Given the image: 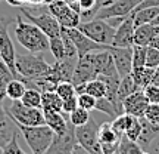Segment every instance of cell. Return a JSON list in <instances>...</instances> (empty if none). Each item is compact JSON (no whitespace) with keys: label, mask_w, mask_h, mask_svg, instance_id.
Returning <instances> with one entry per match:
<instances>
[{"label":"cell","mask_w":159,"mask_h":154,"mask_svg":"<svg viewBox=\"0 0 159 154\" xmlns=\"http://www.w3.org/2000/svg\"><path fill=\"white\" fill-rule=\"evenodd\" d=\"M15 37L18 43L31 53H44L49 51V37L33 22L22 21L19 12L16 13Z\"/></svg>","instance_id":"cell-1"},{"label":"cell","mask_w":159,"mask_h":154,"mask_svg":"<svg viewBox=\"0 0 159 154\" xmlns=\"http://www.w3.org/2000/svg\"><path fill=\"white\" fill-rule=\"evenodd\" d=\"M16 127L21 131L25 142L28 144L31 154H44L55 138V132L46 125L16 126Z\"/></svg>","instance_id":"cell-2"},{"label":"cell","mask_w":159,"mask_h":154,"mask_svg":"<svg viewBox=\"0 0 159 154\" xmlns=\"http://www.w3.org/2000/svg\"><path fill=\"white\" fill-rule=\"evenodd\" d=\"M50 68V64H47L40 57V53H22L16 55L15 59V70H16L18 79H37L44 76Z\"/></svg>","instance_id":"cell-3"},{"label":"cell","mask_w":159,"mask_h":154,"mask_svg":"<svg viewBox=\"0 0 159 154\" xmlns=\"http://www.w3.org/2000/svg\"><path fill=\"white\" fill-rule=\"evenodd\" d=\"M7 116L12 119V122L16 126H40L44 123V113L41 108L34 107H27L25 104L21 102V99L12 101Z\"/></svg>","instance_id":"cell-4"},{"label":"cell","mask_w":159,"mask_h":154,"mask_svg":"<svg viewBox=\"0 0 159 154\" xmlns=\"http://www.w3.org/2000/svg\"><path fill=\"white\" fill-rule=\"evenodd\" d=\"M77 28L99 45H112L115 30H116L106 19H99V18H93L90 21L80 22Z\"/></svg>","instance_id":"cell-5"},{"label":"cell","mask_w":159,"mask_h":154,"mask_svg":"<svg viewBox=\"0 0 159 154\" xmlns=\"http://www.w3.org/2000/svg\"><path fill=\"white\" fill-rule=\"evenodd\" d=\"M75 137L77 142L90 154H103L102 145L99 142V125L93 117H90L85 125L75 127Z\"/></svg>","instance_id":"cell-6"},{"label":"cell","mask_w":159,"mask_h":154,"mask_svg":"<svg viewBox=\"0 0 159 154\" xmlns=\"http://www.w3.org/2000/svg\"><path fill=\"white\" fill-rule=\"evenodd\" d=\"M21 15H24L30 22H33L34 25H37L49 39L61 34V24L57 22L56 18L49 12V9H47V11H43L41 13H39V15H34V13H31V11H30L28 7L21 6Z\"/></svg>","instance_id":"cell-7"},{"label":"cell","mask_w":159,"mask_h":154,"mask_svg":"<svg viewBox=\"0 0 159 154\" xmlns=\"http://www.w3.org/2000/svg\"><path fill=\"white\" fill-rule=\"evenodd\" d=\"M47 9L53 17L57 19L61 27L65 28H77L81 22V17L77 11H74L71 6L63 0H53L47 3Z\"/></svg>","instance_id":"cell-8"},{"label":"cell","mask_w":159,"mask_h":154,"mask_svg":"<svg viewBox=\"0 0 159 154\" xmlns=\"http://www.w3.org/2000/svg\"><path fill=\"white\" fill-rule=\"evenodd\" d=\"M0 58L6 62L12 74L15 76V79H18L16 70H15V59H16L15 46L7 31V22L3 21L2 18H0Z\"/></svg>","instance_id":"cell-9"},{"label":"cell","mask_w":159,"mask_h":154,"mask_svg":"<svg viewBox=\"0 0 159 154\" xmlns=\"http://www.w3.org/2000/svg\"><path fill=\"white\" fill-rule=\"evenodd\" d=\"M143 0H116L108 6H103L97 11L96 17L99 19H109L115 17H127L142 3Z\"/></svg>","instance_id":"cell-10"},{"label":"cell","mask_w":159,"mask_h":154,"mask_svg":"<svg viewBox=\"0 0 159 154\" xmlns=\"http://www.w3.org/2000/svg\"><path fill=\"white\" fill-rule=\"evenodd\" d=\"M97 73L94 68V64H93V57H91V52L85 53L83 57L78 58V62L75 65L74 74H72V85L77 87L80 85H85L87 82L96 79Z\"/></svg>","instance_id":"cell-11"},{"label":"cell","mask_w":159,"mask_h":154,"mask_svg":"<svg viewBox=\"0 0 159 154\" xmlns=\"http://www.w3.org/2000/svg\"><path fill=\"white\" fill-rule=\"evenodd\" d=\"M112 58H114L115 67L118 71V76L122 79L125 76L131 74V70H133V47H118L114 45H106Z\"/></svg>","instance_id":"cell-12"},{"label":"cell","mask_w":159,"mask_h":154,"mask_svg":"<svg viewBox=\"0 0 159 154\" xmlns=\"http://www.w3.org/2000/svg\"><path fill=\"white\" fill-rule=\"evenodd\" d=\"M77 137H75V126L69 122L68 131L63 135H56L52 141L49 150L44 154H69L72 151L75 145H77Z\"/></svg>","instance_id":"cell-13"},{"label":"cell","mask_w":159,"mask_h":154,"mask_svg":"<svg viewBox=\"0 0 159 154\" xmlns=\"http://www.w3.org/2000/svg\"><path fill=\"white\" fill-rule=\"evenodd\" d=\"M134 30H136V25H134L133 12H131L116 27L112 45L118 46V47H133L134 46Z\"/></svg>","instance_id":"cell-14"},{"label":"cell","mask_w":159,"mask_h":154,"mask_svg":"<svg viewBox=\"0 0 159 154\" xmlns=\"http://www.w3.org/2000/svg\"><path fill=\"white\" fill-rule=\"evenodd\" d=\"M65 28V27H63ZM66 34L71 37V40L74 42L75 47H77V52H78V58L89 53V52H94V51H102V49H106V45H99L96 42H93L91 39H89L87 36L80 31L78 28H65Z\"/></svg>","instance_id":"cell-15"},{"label":"cell","mask_w":159,"mask_h":154,"mask_svg":"<svg viewBox=\"0 0 159 154\" xmlns=\"http://www.w3.org/2000/svg\"><path fill=\"white\" fill-rule=\"evenodd\" d=\"M91 57H93V64H94L97 76L118 74L116 67H115V62H114V58H112V53H111L108 49L91 52Z\"/></svg>","instance_id":"cell-16"},{"label":"cell","mask_w":159,"mask_h":154,"mask_svg":"<svg viewBox=\"0 0 159 154\" xmlns=\"http://www.w3.org/2000/svg\"><path fill=\"white\" fill-rule=\"evenodd\" d=\"M149 105V101L143 89L131 93L122 101V108H124V113L130 116H134V117H143L144 111H146V107Z\"/></svg>","instance_id":"cell-17"},{"label":"cell","mask_w":159,"mask_h":154,"mask_svg":"<svg viewBox=\"0 0 159 154\" xmlns=\"http://www.w3.org/2000/svg\"><path fill=\"white\" fill-rule=\"evenodd\" d=\"M159 34V25L155 24H143L134 30V45L139 46H149L155 36Z\"/></svg>","instance_id":"cell-18"},{"label":"cell","mask_w":159,"mask_h":154,"mask_svg":"<svg viewBox=\"0 0 159 154\" xmlns=\"http://www.w3.org/2000/svg\"><path fill=\"white\" fill-rule=\"evenodd\" d=\"M43 113H44L46 126H49L56 135H63L65 132L68 131L69 123L65 120L62 113H57V111H46V110Z\"/></svg>","instance_id":"cell-19"},{"label":"cell","mask_w":159,"mask_h":154,"mask_svg":"<svg viewBox=\"0 0 159 154\" xmlns=\"http://www.w3.org/2000/svg\"><path fill=\"white\" fill-rule=\"evenodd\" d=\"M75 89H77V95L85 92V93H89V95H91V97H94L96 99L106 97V86H105V83H103L99 77L90 80V82H87L85 85L77 86Z\"/></svg>","instance_id":"cell-20"},{"label":"cell","mask_w":159,"mask_h":154,"mask_svg":"<svg viewBox=\"0 0 159 154\" xmlns=\"http://www.w3.org/2000/svg\"><path fill=\"white\" fill-rule=\"evenodd\" d=\"M137 91H140V89H139V86L134 83V80H133V77H131L130 74L121 79L119 86H118V93H116V101H118V105H119V108L122 110V113H124L122 101H124L128 95H131V93H134V92H137Z\"/></svg>","instance_id":"cell-21"},{"label":"cell","mask_w":159,"mask_h":154,"mask_svg":"<svg viewBox=\"0 0 159 154\" xmlns=\"http://www.w3.org/2000/svg\"><path fill=\"white\" fill-rule=\"evenodd\" d=\"M155 68H149V67H136L131 70V77L134 80V83L139 86V89H144L148 85H150V82L155 76Z\"/></svg>","instance_id":"cell-22"},{"label":"cell","mask_w":159,"mask_h":154,"mask_svg":"<svg viewBox=\"0 0 159 154\" xmlns=\"http://www.w3.org/2000/svg\"><path fill=\"white\" fill-rule=\"evenodd\" d=\"M140 120H142V135H140L137 142L140 144L143 148V147L149 145L152 141H155V139L159 137V125L149 123L144 117H140Z\"/></svg>","instance_id":"cell-23"},{"label":"cell","mask_w":159,"mask_h":154,"mask_svg":"<svg viewBox=\"0 0 159 154\" xmlns=\"http://www.w3.org/2000/svg\"><path fill=\"white\" fill-rule=\"evenodd\" d=\"M41 110L43 111H57L63 113L62 99L55 91H46L41 93Z\"/></svg>","instance_id":"cell-24"},{"label":"cell","mask_w":159,"mask_h":154,"mask_svg":"<svg viewBox=\"0 0 159 154\" xmlns=\"http://www.w3.org/2000/svg\"><path fill=\"white\" fill-rule=\"evenodd\" d=\"M119 139H121V137L114 131L111 122H106V123H100V125H99V142H100L102 147L103 145L119 144Z\"/></svg>","instance_id":"cell-25"},{"label":"cell","mask_w":159,"mask_h":154,"mask_svg":"<svg viewBox=\"0 0 159 154\" xmlns=\"http://www.w3.org/2000/svg\"><path fill=\"white\" fill-rule=\"evenodd\" d=\"M159 13V6H152V7H143L140 11H133V19H134V25H143V24L152 22L156 15Z\"/></svg>","instance_id":"cell-26"},{"label":"cell","mask_w":159,"mask_h":154,"mask_svg":"<svg viewBox=\"0 0 159 154\" xmlns=\"http://www.w3.org/2000/svg\"><path fill=\"white\" fill-rule=\"evenodd\" d=\"M27 91V86L21 79H12L6 86V98L11 101L21 99L24 92Z\"/></svg>","instance_id":"cell-27"},{"label":"cell","mask_w":159,"mask_h":154,"mask_svg":"<svg viewBox=\"0 0 159 154\" xmlns=\"http://www.w3.org/2000/svg\"><path fill=\"white\" fill-rule=\"evenodd\" d=\"M21 102L25 104L27 107H34V108H41V92L33 87H27L24 92Z\"/></svg>","instance_id":"cell-28"},{"label":"cell","mask_w":159,"mask_h":154,"mask_svg":"<svg viewBox=\"0 0 159 154\" xmlns=\"http://www.w3.org/2000/svg\"><path fill=\"white\" fill-rule=\"evenodd\" d=\"M118 151H119V154H140L143 150H142V145L139 142L131 141L125 135H122L121 139H119Z\"/></svg>","instance_id":"cell-29"},{"label":"cell","mask_w":159,"mask_h":154,"mask_svg":"<svg viewBox=\"0 0 159 154\" xmlns=\"http://www.w3.org/2000/svg\"><path fill=\"white\" fill-rule=\"evenodd\" d=\"M133 117H134V116L122 113V114L116 116V117L111 122V125H112V127H114V131L118 133L119 137H122V135L125 133V131L128 129V126H130L131 122H133Z\"/></svg>","instance_id":"cell-30"},{"label":"cell","mask_w":159,"mask_h":154,"mask_svg":"<svg viewBox=\"0 0 159 154\" xmlns=\"http://www.w3.org/2000/svg\"><path fill=\"white\" fill-rule=\"evenodd\" d=\"M49 51L53 53V57L56 61L59 59H63L65 58V46H63V40H62V36H55L49 39Z\"/></svg>","instance_id":"cell-31"},{"label":"cell","mask_w":159,"mask_h":154,"mask_svg":"<svg viewBox=\"0 0 159 154\" xmlns=\"http://www.w3.org/2000/svg\"><path fill=\"white\" fill-rule=\"evenodd\" d=\"M89 120H90V111L83 108V107H77L72 113H69V122H71L75 127L85 125Z\"/></svg>","instance_id":"cell-32"},{"label":"cell","mask_w":159,"mask_h":154,"mask_svg":"<svg viewBox=\"0 0 159 154\" xmlns=\"http://www.w3.org/2000/svg\"><path fill=\"white\" fill-rule=\"evenodd\" d=\"M55 92L61 97L62 101L77 97V89H75V86L72 85V82H61V83H57Z\"/></svg>","instance_id":"cell-33"},{"label":"cell","mask_w":159,"mask_h":154,"mask_svg":"<svg viewBox=\"0 0 159 154\" xmlns=\"http://www.w3.org/2000/svg\"><path fill=\"white\" fill-rule=\"evenodd\" d=\"M94 110H99V111H102V113H105L106 116H109L111 119H115L116 116H118V113H116V110H115L114 104L109 101L106 97L103 98H99L96 101V108Z\"/></svg>","instance_id":"cell-34"},{"label":"cell","mask_w":159,"mask_h":154,"mask_svg":"<svg viewBox=\"0 0 159 154\" xmlns=\"http://www.w3.org/2000/svg\"><path fill=\"white\" fill-rule=\"evenodd\" d=\"M124 135L131 141H136V142L139 141V138L142 135V120H140V117H133V122L128 126V129L125 131Z\"/></svg>","instance_id":"cell-35"},{"label":"cell","mask_w":159,"mask_h":154,"mask_svg":"<svg viewBox=\"0 0 159 154\" xmlns=\"http://www.w3.org/2000/svg\"><path fill=\"white\" fill-rule=\"evenodd\" d=\"M146 49H148V46H133V68L144 67V64H146Z\"/></svg>","instance_id":"cell-36"},{"label":"cell","mask_w":159,"mask_h":154,"mask_svg":"<svg viewBox=\"0 0 159 154\" xmlns=\"http://www.w3.org/2000/svg\"><path fill=\"white\" fill-rule=\"evenodd\" d=\"M3 154H27L18 144V131H13L9 142L3 147Z\"/></svg>","instance_id":"cell-37"},{"label":"cell","mask_w":159,"mask_h":154,"mask_svg":"<svg viewBox=\"0 0 159 154\" xmlns=\"http://www.w3.org/2000/svg\"><path fill=\"white\" fill-rule=\"evenodd\" d=\"M77 101H78V107H83V108L89 110V111L96 108V101L97 99L94 97L89 95V93H85V92L77 95Z\"/></svg>","instance_id":"cell-38"},{"label":"cell","mask_w":159,"mask_h":154,"mask_svg":"<svg viewBox=\"0 0 159 154\" xmlns=\"http://www.w3.org/2000/svg\"><path fill=\"white\" fill-rule=\"evenodd\" d=\"M146 67L149 68H158L159 67V51L158 49H155L152 46H148V49H146V64H144Z\"/></svg>","instance_id":"cell-39"},{"label":"cell","mask_w":159,"mask_h":154,"mask_svg":"<svg viewBox=\"0 0 159 154\" xmlns=\"http://www.w3.org/2000/svg\"><path fill=\"white\" fill-rule=\"evenodd\" d=\"M143 117L152 125H159V104H149Z\"/></svg>","instance_id":"cell-40"},{"label":"cell","mask_w":159,"mask_h":154,"mask_svg":"<svg viewBox=\"0 0 159 154\" xmlns=\"http://www.w3.org/2000/svg\"><path fill=\"white\" fill-rule=\"evenodd\" d=\"M143 92H144V95H146V98H148L149 104H159V87L155 85H148L144 89H143Z\"/></svg>","instance_id":"cell-41"},{"label":"cell","mask_w":159,"mask_h":154,"mask_svg":"<svg viewBox=\"0 0 159 154\" xmlns=\"http://www.w3.org/2000/svg\"><path fill=\"white\" fill-rule=\"evenodd\" d=\"M0 132H12L9 126V116L3 108V99H0Z\"/></svg>","instance_id":"cell-42"},{"label":"cell","mask_w":159,"mask_h":154,"mask_svg":"<svg viewBox=\"0 0 159 154\" xmlns=\"http://www.w3.org/2000/svg\"><path fill=\"white\" fill-rule=\"evenodd\" d=\"M77 107H78V101H77V97L69 98V99H65V101H62V108H63V113H65V114H69V113H72V111H74Z\"/></svg>","instance_id":"cell-43"},{"label":"cell","mask_w":159,"mask_h":154,"mask_svg":"<svg viewBox=\"0 0 159 154\" xmlns=\"http://www.w3.org/2000/svg\"><path fill=\"white\" fill-rule=\"evenodd\" d=\"M12 133H13V131L12 132H0V147H5L6 144L9 142V139L12 138Z\"/></svg>","instance_id":"cell-44"},{"label":"cell","mask_w":159,"mask_h":154,"mask_svg":"<svg viewBox=\"0 0 159 154\" xmlns=\"http://www.w3.org/2000/svg\"><path fill=\"white\" fill-rule=\"evenodd\" d=\"M69 154H90V153H89L87 150L83 148V147H81L80 144H77V145H75L74 148H72V151H71Z\"/></svg>","instance_id":"cell-45"},{"label":"cell","mask_w":159,"mask_h":154,"mask_svg":"<svg viewBox=\"0 0 159 154\" xmlns=\"http://www.w3.org/2000/svg\"><path fill=\"white\" fill-rule=\"evenodd\" d=\"M6 2H7V5L13 6V7H21L27 0H6Z\"/></svg>","instance_id":"cell-46"},{"label":"cell","mask_w":159,"mask_h":154,"mask_svg":"<svg viewBox=\"0 0 159 154\" xmlns=\"http://www.w3.org/2000/svg\"><path fill=\"white\" fill-rule=\"evenodd\" d=\"M149 46H152V47H155V49H158L159 51V34L155 36L153 39H152V42L149 43Z\"/></svg>","instance_id":"cell-47"},{"label":"cell","mask_w":159,"mask_h":154,"mask_svg":"<svg viewBox=\"0 0 159 154\" xmlns=\"http://www.w3.org/2000/svg\"><path fill=\"white\" fill-rule=\"evenodd\" d=\"M150 83L159 87V70L158 68H156V71H155V76H153V79H152V82H150Z\"/></svg>","instance_id":"cell-48"},{"label":"cell","mask_w":159,"mask_h":154,"mask_svg":"<svg viewBox=\"0 0 159 154\" xmlns=\"http://www.w3.org/2000/svg\"><path fill=\"white\" fill-rule=\"evenodd\" d=\"M31 5H41V3H46V0H27Z\"/></svg>","instance_id":"cell-49"},{"label":"cell","mask_w":159,"mask_h":154,"mask_svg":"<svg viewBox=\"0 0 159 154\" xmlns=\"http://www.w3.org/2000/svg\"><path fill=\"white\" fill-rule=\"evenodd\" d=\"M150 24H155V25H159V13H158V15H156V18H155V19H153V21H152V22H150Z\"/></svg>","instance_id":"cell-50"},{"label":"cell","mask_w":159,"mask_h":154,"mask_svg":"<svg viewBox=\"0 0 159 154\" xmlns=\"http://www.w3.org/2000/svg\"><path fill=\"white\" fill-rule=\"evenodd\" d=\"M114 2H116V0H106V6L111 5V3H114Z\"/></svg>","instance_id":"cell-51"},{"label":"cell","mask_w":159,"mask_h":154,"mask_svg":"<svg viewBox=\"0 0 159 154\" xmlns=\"http://www.w3.org/2000/svg\"><path fill=\"white\" fill-rule=\"evenodd\" d=\"M111 154H119V151H118V150H115L114 153H111Z\"/></svg>","instance_id":"cell-52"},{"label":"cell","mask_w":159,"mask_h":154,"mask_svg":"<svg viewBox=\"0 0 159 154\" xmlns=\"http://www.w3.org/2000/svg\"><path fill=\"white\" fill-rule=\"evenodd\" d=\"M0 154H3V147H0Z\"/></svg>","instance_id":"cell-53"},{"label":"cell","mask_w":159,"mask_h":154,"mask_svg":"<svg viewBox=\"0 0 159 154\" xmlns=\"http://www.w3.org/2000/svg\"><path fill=\"white\" fill-rule=\"evenodd\" d=\"M140 154H150V153H148V151H142Z\"/></svg>","instance_id":"cell-54"}]
</instances>
